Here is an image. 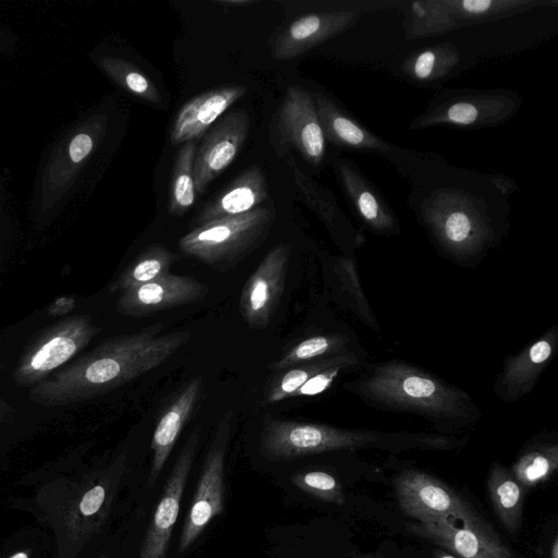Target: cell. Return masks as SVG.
<instances>
[{
	"mask_svg": "<svg viewBox=\"0 0 558 558\" xmlns=\"http://www.w3.org/2000/svg\"><path fill=\"white\" fill-rule=\"evenodd\" d=\"M408 206L446 259L474 267L509 229V196L492 173L452 166L428 155L407 177Z\"/></svg>",
	"mask_w": 558,
	"mask_h": 558,
	"instance_id": "cell-1",
	"label": "cell"
},
{
	"mask_svg": "<svg viewBox=\"0 0 558 558\" xmlns=\"http://www.w3.org/2000/svg\"><path fill=\"white\" fill-rule=\"evenodd\" d=\"M128 471V452L86 465L58 463L15 484L8 508L24 512L49 535L51 558H88L100 546Z\"/></svg>",
	"mask_w": 558,
	"mask_h": 558,
	"instance_id": "cell-2",
	"label": "cell"
},
{
	"mask_svg": "<svg viewBox=\"0 0 558 558\" xmlns=\"http://www.w3.org/2000/svg\"><path fill=\"white\" fill-rule=\"evenodd\" d=\"M157 323L110 338L52 378L34 387L29 400L59 407L85 401L116 389L163 364L191 339L190 330L162 332Z\"/></svg>",
	"mask_w": 558,
	"mask_h": 558,
	"instance_id": "cell-3",
	"label": "cell"
},
{
	"mask_svg": "<svg viewBox=\"0 0 558 558\" xmlns=\"http://www.w3.org/2000/svg\"><path fill=\"white\" fill-rule=\"evenodd\" d=\"M359 372L343 388L368 407L420 416L445 434L482 418L470 393L405 361L367 362Z\"/></svg>",
	"mask_w": 558,
	"mask_h": 558,
	"instance_id": "cell-4",
	"label": "cell"
},
{
	"mask_svg": "<svg viewBox=\"0 0 558 558\" xmlns=\"http://www.w3.org/2000/svg\"><path fill=\"white\" fill-rule=\"evenodd\" d=\"M271 206L217 219L194 227L179 241L180 250L210 267L233 266L266 239L275 221Z\"/></svg>",
	"mask_w": 558,
	"mask_h": 558,
	"instance_id": "cell-5",
	"label": "cell"
},
{
	"mask_svg": "<svg viewBox=\"0 0 558 558\" xmlns=\"http://www.w3.org/2000/svg\"><path fill=\"white\" fill-rule=\"evenodd\" d=\"M521 106V96L511 89H446L434 96L426 109L413 119L409 129L495 126L510 120Z\"/></svg>",
	"mask_w": 558,
	"mask_h": 558,
	"instance_id": "cell-6",
	"label": "cell"
},
{
	"mask_svg": "<svg viewBox=\"0 0 558 558\" xmlns=\"http://www.w3.org/2000/svg\"><path fill=\"white\" fill-rule=\"evenodd\" d=\"M400 509L420 523L450 520L463 526L487 524L453 488L418 470H404L393 481Z\"/></svg>",
	"mask_w": 558,
	"mask_h": 558,
	"instance_id": "cell-7",
	"label": "cell"
},
{
	"mask_svg": "<svg viewBox=\"0 0 558 558\" xmlns=\"http://www.w3.org/2000/svg\"><path fill=\"white\" fill-rule=\"evenodd\" d=\"M233 418V412L228 411L216 427L180 535V554L185 553L223 511L225 464Z\"/></svg>",
	"mask_w": 558,
	"mask_h": 558,
	"instance_id": "cell-8",
	"label": "cell"
},
{
	"mask_svg": "<svg viewBox=\"0 0 558 558\" xmlns=\"http://www.w3.org/2000/svg\"><path fill=\"white\" fill-rule=\"evenodd\" d=\"M326 141L353 153L385 158L407 178L426 154L399 147L377 136L345 111L329 95L312 93Z\"/></svg>",
	"mask_w": 558,
	"mask_h": 558,
	"instance_id": "cell-9",
	"label": "cell"
},
{
	"mask_svg": "<svg viewBox=\"0 0 558 558\" xmlns=\"http://www.w3.org/2000/svg\"><path fill=\"white\" fill-rule=\"evenodd\" d=\"M100 331L90 316L63 319L44 331L25 351L14 372L19 385L40 383L77 354Z\"/></svg>",
	"mask_w": 558,
	"mask_h": 558,
	"instance_id": "cell-10",
	"label": "cell"
},
{
	"mask_svg": "<svg viewBox=\"0 0 558 558\" xmlns=\"http://www.w3.org/2000/svg\"><path fill=\"white\" fill-rule=\"evenodd\" d=\"M199 437L201 432L195 428L183 445L156 506L137 558H166Z\"/></svg>",
	"mask_w": 558,
	"mask_h": 558,
	"instance_id": "cell-11",
	"label": "cell"
},
{
	"mask_svg": "<svg viewBox=\"0 0 558 558\" xmlns=\"http://www.w3.org/2000/svg\"><path fill=\"white\" fill-rule=\"evenodd\" d=\"M291 250L287 244L272 247L245 281L239 299V312L252 329L266 328L282 296Z\"/></svg>",
	"mask_w": 558,
	"mask_h": 558,
	"instance_id": "cell-12",
	"label": "cell"
},
{
	"mask_svg": "<svg viewBox=\"0 0 558 558\" xmlns=\"http://www.w3.org/2000/svg\"><path fill=\"white\" fill-rule=\"evenodd\" d=\"M250 116L244 109L228 112L202 137L194 160L197 193H204L236 158L250 133Z\"/></svg>",
	"mask_w": 558,
	"mask_h": 558,
	"instance_id": "cell-13",
	"label": "cell"
},
{
	"mask_svg": "<svg viewBox=\"0 0 558 558\" xmlns=\"http://www.w3.org/2000/svg\"><path fill=\"white\" fill-rule=\"evenodd\" d=\"M278 131L282 142L291 144L314 168L326 158V137L313 94L300 86L286 90L278 111Z\"/></svg>",
	"mask_w": 558,
	"mask_h": 558,
	"instance_id": "cell-14",
	"label": "cell"
},
{
	"mask_svg": "<svg viewBox=\"0 0 558 558\" xmlns=\"http://www.w3.org/2000/svg\"><path fill=\"white\" fill-rule=\"evenodd\" d=\"M557 351L558 325H554L527 347L504 359L493 384L495 397L505 403L524 398L534 389Z\"/></svg>",
	"mask_w": 558,
	"mask_h": 558,
	"instance_id": "cell-15",
	"label": "cell"
},
{
	"mask_svg": "<svg viewBox=\"0 0 558 558\" xmlns=\"http://www.w3.org/2000/svg\"><path fill=\"white\" fill-rule=\"evenodd\" d=\"M332 168L348 203L365 229L380 236L400 234L401 227L395 211L352 160L337 155Z\"/></svg>",
	"mask_w": 558,
	"mask_h": 558,
	"instance_id": "cell-16",
	"label": "cell"
},
{
	"mask_svg": "<svg viewBox=\"0 0 558 558\" xmlns=\"http://www.w3.org/2000/svg\"><path fill=\"white\" fill-rule=\"evenodd\" d=\"M208 287L192 277L167 274L156 280L126 290L117 300V311L142 317L203 300Z\"/></svg>",
	"mask_w": 558,
	"mask_h": 558,
	"instance_id": "cell-17",
	"label": "cell"
},
{
	"mask_svg": "<svg viewBox=\"0 0 558 558\" xmlns=\"http://www.w3.org/2000/svg\"><path fill=\"white\" fill-rule=\"evenodd\" d=\"M362 11L344 9L310 13L292 21L271 47L276 60H290L345 32L362 16Z\"/></svg>",
	"mask_w": 558,
	"mask_h": 558,
	"instance_id": "cell-18",
	"label": "cell"
},
{
	"mask_svg": "<svg viewBox=\"0 0 558 558\" xmlns=\"http://www.w3.org/2000/svg\"><path fill=\"white\" fill-rule=\"evenodd\" d=\"M409 530L459 558H513L489 525L470 527L450 520L412 523Z\"/></svg>",
	"mask_w": 558,
	"mask_h": 558,
	"instance_id": "cell-19",
	"label": "cell"
},
{
	"mask_svg": "<svg viewBox=\"0 0 558 558\" xmlns=\"http://www.w3.org/2000/svg\"><path fill=\"white\" fill-rule=\"evenodd\" d=\"M246 92L244 85H223L191 98L181 107L173 120L171 144L179 145L202 138Z\"/></svg>",
	"mask_w": 558,
	"mask_h": 558,
	"instance_id": "cell-20",
	"label": "cell"
},
{
	"mask_svg": "<svg viewBox=\"0 0 558 558\" xmlns=\"http://www.w3.org/2000/svg\"><path fill=\"white\" fill-rule=\"evenodd\" d=\"M202 388L201 377L189 380L158 417L150 442L151 463L147 478L148 487L157 481L185 424L191 418L199 400Z\"/></svg>",
	"mask_w": 558,
	"mask_h": 558,
	"instance_id": "cell-21",
	"label": "cell"
},
{
	"mask_svg": "<svg viewBox=\"0 0 558 558\" xmlns=\"http://www.w3.org/2000/svg\"><path fill=\"white\" fill-rule=\"evenodd\" d=\"M280 155L284 157L291 169L304 202L323 220L342 254L356 256L355 252L365 243V236L352 226L329 191L306 175L288 151H282Z\"/></svg>",
	"mask_w": 558,
	"mask_h": 558,
	"instance_id": "cell-22",
	"label": "cell"
},
{
	"mask_svg": "<svg viewBox=\"0 0 558 558\" xmlns=\"http://www.w3.org/2000/svg\"><path fill=\"white\" fill-rule=\"evenodd\" d=\"M268 197L266 177L258 165L243 170L194 219L196 226L241 215L260 206ZM195 226V227H196Z\"/></svg>",
	"mask_w": 558,
	"mask_h": 558,
	"instance_id": "cell-23",
	"label": "cell"
},
{
	"mask_svg": "<svg viewBox=\"0 0 558 558\" xmlns=\"http://www.w3.org/2000/svg\"><path fill=\"white\" fill-rule=\"evenodd\" d=\"M359 348H362V344L357 335L348 327L314 333L289 347L284 353L269 364V368L279 373L302 363L341 354Z\"/></svg>",
	"mask_w": 558,
	"mask_h": 558,
	"instance_id": "cell-24",
	"label": "cell"
},
{
	"mask_svg": "<svg viewBox=\"0 0 558 558\" xmlns=\"http://www.w3.org/2000/svg\"><path fill=\"white\" fill-rule=\"evenodd\" d=\"M331 274L341 306L364 326L380 335V325L362 288L356 256L342 254L332 257Z\"/></svg>",
	"mask_w": 558,
	"mask_h": 558,
	"instance_id": "cell-25",
	"label": "cell"
},
{
	"mask_svg": "<svg viewBox=\"0 0 558 558\" xmlns=\"http://www.w3.org/2000/svg\"><path fill=\"white\" fill-rule=\"evenodd\" d=\"M458 47L439 43L409 54L400 64L403 77L415 84H433L446 80L461 63Z\"/></svg>",
	"mask_w": 558,
	"mask_h": 558,
	"instance_id": "cell-26",
	"label": "cell"
},
{
	"mask_svg": "<svg viewBox=\"0 0 558 558\" xmlns=\"http://www.w3.org/2000/svg\"><path fill=\"white\" fill-rule=\"evenodd\" d=\"M458 27L489 22L539 8L554 0H444Z\"/></svg>",
	"mask_w": 558,
	"mask_h": 558,
	"instance_id": "cell-27",
	"label": "cell"
},
{
	"mask_svg": "<svg viewBox=\"0 0 558 558\" xmlns=\"http://www.w3.org/2000/svg\"><path fill=\"white\" fill-rule=\"evenodd\" d=\"M487 487L496 515L514 533L521 522L524 487L498 462L490 469Z\"/></svg>",
	"mask_w": 558,
	"mask_h": 558,
	"instance_id": "cell-28",
	"label": "cell"
},
{
	"mask_svg": "<svg viewBox=\"0 0 558 558\" xmlns=\"http://www.w3.org/2000/svg\"><path fill=\"white\" fill-rule=\"evenodd\" d=\"M404 12V35L408 39L446 34L458 28L457 21L444 0L401 2Z\"/></svg>",
	"mask_w": 558,
	"mask_h": 558,
	"instance_id": "cell-29",
	"label": "cell"
},
{
	"mask_svg": "<svg viewBox=\"0 0 558 558\" xmlns=\"http://www.w3.org/2000/svg\"><path fill=\"white\" fill-rule=\"evenodd\" d=\"M178 255L162 244L156 243L136 256V258L110 284L111 293H122L156 280L170 272Z\"/></svg>",
	"mask_w": 558,
	"mask_h": 558,
	"instance_id": "cell-30",
	"label": "cell"
},
{
	"mask_svg": "<svg viewBox=\"0 0 558 558\" xmlns=\"http://www.w3.org/2000/svg\"><path fill=\"white\" fill-rule=\"evenodd\" d=\"M558 468V445L537 440L515 460L511 474L523 487H534L549 480Z\"/></svg>",
	"mask_w": 558,
	"mask_h": 558,
	"instance_id": "cell-31",
	"label": "cell"
},
{
	"mask_svg": "<svg viewBox=\"0 0 558 558\" xmlns=\"http://www.w3.org/2000/svg\"><path fill=\"white\" fill-rule=\"evenodd\" d=\"M196 149V141H191L182 144L177 154L168 199V210L171 215L182 216L194 205L196 198L194 180Z\"/></svg>",
	"mask_w": 558,
	"mask_h": 558,
	"instance_id": "cell-32",
	"label": "cell"
},
{
	"mask_svg": "<svg viewBox=\"0 0 558 558\" xmlns=\"http://www.w3.org/2000/svg\"><path fill=\"white\" fill-rule=\"evenodd\" d=\"M344 353L317 359L279 372L266 387L263 396L264 403L270 404L292 398L310 378L335 364Z\"/></svg>",
	"mask_w": 558,
	"mask_h": 558,
	"instance_id": "cell-33",
	"label": "cell"
},
{
	"mask_svg": "<svg viewBox=\"0 0 558 558\" xmlns=\"http://www.w3.org/2000/svg\"><path fill=\"white\" fill-rule=\"evenodd\" d=\"M52 547L48 533L39 525L23 526L9 535L0 545V558H51Z\"/></svg>",
	"mask_w": 558,
	"mask_h": 558,
	"instance_id": "cell-34",
	"label": "cell"
},
{
	"mask_svg": "<svg viewBox=\"0 0 558 558\" xmlns=\"http://www.w3.org/2000/svg\"><path fill=\"white\" fill-rule=\"evenodd\" d=\"M291 482L301 490L320 500L343 505L345 497L339 481L324 470H308L298 472Z\"/></svg>",
	"mask_w": 558,
	"mask_h": 558,
	"instance_id": "cell-35",
	"label": "cell"
},
{
	"mask_svg": "<svg viewBox=\"0 0 558 558\" xmlns=\"http://www.w3.org/2000/svg\"><path fill=\"white\" fill-rule=\"evenodd\" d=\"M108 70L131 94L155 106L162 102L155 83L135 66L122 60H109Z\"/></svg>",
	"mask_w": 558,
	"mask_h": 558,
	"instance_id": "cell-36",
	"label": "cell"
},
{
	"mask_svg": "<svg viewBox=\"0 0 558 558\" xmlns=\"http://www.w3.org/2000/svg\"><path fill=\"white\" fill-rule=\"evenodd\" d=\"M93 140L87 134L76 135L70 143L69 154L73 162L82 161L92 150Z\"/></svg>",
	"mask_w": 558,
	"mask_h": 558,
	"instance_id": "cell-37",
	"label": "cell"
},
{
	"mask_svg": "<svg viewBox=\"0 0 558 558\" xmlns=\"http://www.w3.org/2000/svg\"><path fill=\"white\" fill-rule=\"evenodd\" d=\"M75 305L73 298H60L56 300L48 308L50 316H60L70 312Z\"/></svg>",
	"mask_w": 558,
	"mask_h": 558,
	"instance_id": "cell-38",
	"label": "cell"
},
{
	"mask_svg": "<svg viewBox=\"0 0 558 558\" xmlns=\"http://www.w3.org/2000/svg\"><path fill=\"white\" fill-rule=\"evenodd\" d=\"M215 3L227 7H246L256 3L254 0H216Z\"/></svg>",
	"mask_w": 558,
	"mask_h": 558,
	"instance_id": "cell-39",
	"label": "cell"
},
{
	"mask_svg": "<svg viewBox=\"0 0 558 558\" xmlns=\"http://www.w3.org/2000/svg\"><path fill=\"white\" fill-rule=\"evenodd\" d=\"M88 558H113L111 551L107 548L99 547L93 555Z\"/></svg>",
	"mask_w": 558,
	"mask_h": 558,
	"instance_id": "cell-40",
	"label": "cell"
},
{
	"mask_svg": "<svg viewBox=\"0 0 558 558\" xmlns=\"http://www.w3.org/2000/svg\"><path fill=\"white\" fill-rule=\"evenodd\" d=\"M550 557L551 558H558V541H557V538H555V541L553 543V547H551V551H550Z\"/></svg>",
	"mask_w": 558,
	"mask_h": 558,
	"instance_id": "cell-41",
	"label": "cell"
},
{
	"mask_svg": "<svg viewBox=\"0 0 558 558\" xmlns=\"http://www.w3.org/2000/svg\"><path fill=\"white\" fill-rule=\"evenodd\" d=\"M442 558H451V557H442Z\"/></svg>",
	"mask_w": 558,
	"mask_h": 558,
	"instance_id": "cell-42",
	"label": "cell"
}]
</instances>
